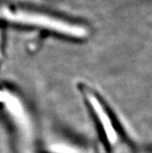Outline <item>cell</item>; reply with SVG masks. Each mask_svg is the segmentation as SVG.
Returning a JSON list of instances; mask_svg holds the SVG:
<instances>
[{"label": "cell", "mask_w": 152, "mask_h": 153, "mask_svg": "<svg viewBox=\"0 0 152 153\" xmlns=\"http://www.w3.org/2000/svg\"><path fill=\"white\" fill-rule=\"evenodd\" d=\"M0 19L7 21L41 27L55 32L62 33L73 38L82 39L87 36V30L84 27L62 21V19L26 10H11L7 7H0Z\"/></svg>", "instance_id": "1"}, {"label": "cell", "mask_w": 152, "mask_h": 153, "mask_svg": "<svg viewBox=\"0 0 152 153\" xmlns=\"http://www.w3.org/2000/svg\"><path fill=\"white\" fill-rule=\"evenodd\" d=\"M85 96L92 109L95 124L102 135L105 146L114 151L113 153H121V150L128 153V146L125 145L117 124L115 123L98 97L88 90L85 91Z\"/></svg>", "instance_id": "2"}, {"label": "cell", "mask_w": 152, "mask_h": 153, "mask_svg": "<svg viewBox=\"0 0 152 153\" xmlns=\"http://www.w3.org/2000/svg\"><path fill=\"white\" fill-rule=\"evenodd\" d=\"M0 58H1V48H0Z\"/></svg>", "instance_id": "3"}]
</instances>
